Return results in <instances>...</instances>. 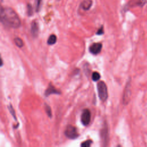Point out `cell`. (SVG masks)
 Listing matches in <instances>:
<instances>
[{
	"mask_svg": "<svg viewBox=\"0 0 147 147\" xmlns=\"http://www.w3.org/2000/svg\"><path fill=\"white\" fill-rule=\"evenodd\" d=\"M1 22L6 27L18 28L21 25V20L16 12L10 7L1 8Z\"/></svg>",
	"mask_w": 147,
	"mask_h": 147,
	"instance_id": "cell-1",
	"label": "cell"
},
{
	"mask_svg": "<svg viewBox=\"0 0 147 147\" xmlns=\"http://www.w3.org/2000/svg\"><path fill=\"white\" fill-rule=\"evenodd\" d=\"M97 90L100 100L102 102L106 101L108 97V92L107 86L104 82L101 81L97 84Z\"/></svg>",
	"mask_w": 147,
	"mask_h": 147,
	"instance_id": "cell-2",
	"label": "cell"
},
{
	"mask_svg": "<svg viewBox=\"0 0 147 147\" xmlns=\"http://www.w3.org/2000/svg\"><path fill=\"white\" fill-rule=\"evenodd\" d=\"M64 134L67 137L70 139H75L79 136L76 128L72 125H68L66 127Z\"/></svg>",
	"mask_w": 147,
	"mask_h": 147,
	"instance_id": "cell-3",
	"label": "cell"
},
{
	"mask_svg": "<svg viewBox=\"0 0 147 147\" xmlns=\"http://www.w3.org/2000/svg\"><path fill=\"white\" fill-rule=\"evenodd\" d=\"M130 96H131V90H130V80L127 82V84L126 85L123 95V98L122 101L123 103L125 105H126L128 104V103L130 101Z\"/></svg>",
	"mask_w": 147,
	"mask_h": 147,
	"instance_id": "cell-4",
	"label": "cell"
},
{
	"mask_svg": "<svg viewBox=\"0 0 147 147\" xmlns=\"http://www.w3.org/2000/svg\"><path fill=\"white\" fill-rule=\"evenodd\" d=\"M81 122L84 126L89 124L91 120V112L88 109H84L81 115Z\"/></svg>",
	"mask_w": 147,
	"mask_h": 147,
	"instance_id": "cell-5",
	"label": "cell"
},
{
	"mask_svg": "<svg viewBox=\"0 0 147 147\" xmlns=\"http://www.w3.org/2000/svg\"><path fill=\"white\" fill-rule=\"evenodd\" d=\"M102 48V45L101 43L94 42L90 45L89 48V51L92 54L94 55H96L100 52Z\"/></svg>",
	"mask_w": 147,
	"mask_h": 147,
	"instance_id": "cell-6",
	"label": "cell"
},
{
	"mask_svg": "<svg viewBox=\"0 0 147 147\" xmlns=\"http://www.w3.org/2000/svg\"><path fill=\"white\" fill-rule=\"evenodd\" d=\"M30 32L33 37H37L38 36V32H39V26L37 21H33L32 22Z\"/></svg>",
	"mask_w": 147,
	"mask_h": 147,
	"instance_id": "cell-7",
	"label": "cell"
},
{
	"mask_svg": "<svg viewBox=\"0 0 147 147\" xmlns=\"http://www.w3.org/2000/svg\"><path fill=\"white\" fill-rule=\"evenodd\" d=\"M60 94V92L59 91H58L57 90H56L55 88V87L52 86V84L51 83L49 84L48 88L45 90V95L46 96H48L51 94Z\"/></svg>",
	"mask_w": 147,
	"mask_h": 147,
	"instance_id": "cell-8",
	"label": "cell"
},
{
	"mask_svg": "<svg viewBox=\"0 0 147 147\" xmlns=\"http://www.w3.org/2000/svg\"><path fill=\"white\" fill-rule=\"evenodd\" d=\"M92 5V0H83L80 3V7L83 10L87 11L91 8Z\"/></svg>",
	"mask_w": 147,
	"mask_h": 147,
	"instance_id": "cell-9",
	"label": "cell"
},
{
	"mask_svg": "<svg viewBox=\"0 0 147 147\" xmlns=\"http://www.w3.org/2000/svg\"><path fill=\"white\" fill-rule=\"evenodd\" d=\"M146 2V0H132L129 2L128 5L130 6H143Z\"/></svg>",
	"mask_w": 147,
	"mask_h": 147,
	"instance_id": "cell-10",
	"label": "cell"
},
{
	"mask_svg": "<svg viewBox=\"0 0 147 147\" xmlns=\"http://www.w3.org/2000/svg\"><path fill=\"white\" fill-rule=\"evenodd\" d=\"M56 40H57V37L56 36V35L55 34H51L48 39V41H47V42H48V45H53L56 43Z\"/></svg>",
	"mask_w": 147,
	"mask_h": 147,
	"instance_id": "cell-11",
	"label": "cell"
},
{
	"mask_svg": "<svg viewBox=\"0 0 147 147\" xmlns=\"http://www.w3.org/2000/svg\"><path fill=\"white\" fill-rule=\"evenodd\" d=\"M14 42L16 44V45L19 47V48H21L23 47V45H24V42H23V41L22 40L21 38H19V37H16L14 39Z\"/></svg>",
	"mask_w": 147,
	"mask_h": 147,
	"instance_id": "cell-12",
	"label": "cell"
},
{
	"mask_svg": "<svg viewBox=\"0 0 147 147\" xmlns=\"http://www.w3.org/2000/svg\"><path fill=\"white\" fill-rule=\"evenodd\" d=\"M100 78V74L97 72H94L92 74V76H91V78H92V80L94 82H96L98 81Z\"/></svg>",
	"mask_w": 147,
	"mask_h": 147,
	"instance_id": "cell-13",
	"label": "cell"
},
{
	"mask_svg": "<svg viewBox=\"0 0 147 147\" xmlns=\"http://www.w3.org/2000/svg\"><path fill=\"white\" fill-rule=\"evenodd\" d=\"M101 134H102V139L104 140V142L106 141V139L107 138V137L106 136V135L107 134V128L106 127L103 128V130L102 131Z\"/></svg>",
	"mask_w": 147,
	"mask_h": 147,
	"instance_id": "cell-14",
	"label": "cell"
},
{
	"mask_svg": "<svg viewBox=\"0 0 147 147\" xmlns=\"http://www.w3.org/2000/svg\"><path fill=\"white\" fill-rule=\"evenodd\" d=\"M45 112L48 115L49 117L51 118L52 117V111H51V109L50 106L47 104L45 105Z\"/></svg>",
	"mask_w": 147,
	"mask_h": 147,
	"instance_id": "cell-15",
	"label": "cell"
},
{
	"mask_svg": "<svg viewBox=\"0 0 147 147\" xmlns=\"http://www.w3.org/2000/svg\"><path fill=\"white\" fill-rule=\"evenodd\" d=\"M92 141L91 140H88L81 144V146L82 147H89L90 146L91 144H92Z\"/></svg>",
	"mask_w": 147,
	"mask_h": 147,
	"instance_id": "cell-16",
	"label": "cell"
},
{
	"mask_svg": "<svg viewBox=\"0 0 147 147\" xmlns=\"http://www.w3.org/2000/svg\"><path fill=\"white\" fill-rule=\"evenodd\" d=\"M27 12L29 16H31L33 14V8L30 3L27 5Z\"/></svg>",
	"mask_w": 147,
	"mask_h": 147,
	"instance_id": "cell-17",
	"label": "cell"
},
{
	"mask_svg": "<svg viewBox=\"0 0 147 147\" xmlns=\"http://www.w3.org/2000/svg\"><path fill=\"white\" fill-rule=\"evenodd\" d=\"M9 111L10 112L11 114L13 115V118H14V119L16 121H17V118H16V113H15V111H14V110L13 109V107H12L11 105H10L9 106Z\"/></svg>",
	"mask_w": 147,
	"mask_h": 147,
	"instance_id": "cell-18",
	"label": "cell"
},
{
	"mask_svg": "<svg viewBox=\"0 0 147 147\" xmlns=\"http://www.w3.org/2000/svg\"><path fill=\"white\" fill-rule=\"evenodd\" d=\"M41 4V0H36V11L38 12L40 10Z\"/></svg>",
	"mask_w": 147,
	"mask_h": 147,
	"instance_id": "cell-19",
	"label": "cell"
},
{
	"mask_svg": "<svg viewBox=\"0 0 147 147\" xmlns=\"http://www.w3.org/2000/svg\"><path fill=\"white\" fill-rule=\"evenodd\" d=\"M96 34L98 35H101L103 34L104 33V30H103V26H102L100 27V28L98 30V31L96 32Z\"/></svg>",
	"mask_w": 147,
	"mask_h": 147,
	"instance_id": "cell-20",
	"label": "cell"
}]
</instances>
